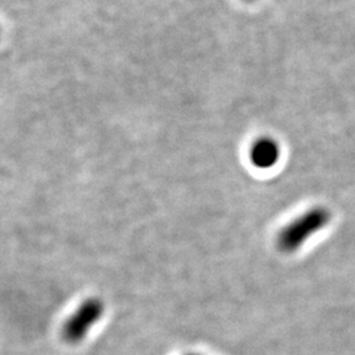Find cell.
<instances>
[{"label":"cell","mask_w":355,"mask_h":355,"mask_svg":"<svg viewBox=\"0 0 355 355\" xmlns=\"http://www.w3.org/2000/svg\"><path fill=\"white\" fill-rule=\"evenodd\" d=\"M104 305L99 299H89L79 305L76 312L64 322L62 336L69 343H80L89 329L101 320Z\"/></svg>","instance_id":"7a4b0ae2"},{"label":"cell","mask_w":355,"mask_h":355,"mask_svg":"<svg viewBox=\"0 0 355 355\" xmlns=\"http://www.w3.org/2000/svg\"><path fill=\"white\" fill-rule=\"evenodd\" d=\"M329 220V212L324 208H315L305 212L280 232L278 246L283 252L299 249L309 237L324 228Z\"/></svg>","instance_id":"6da1fadb"},{"label":"cell","mask_w":355,"mask_h":355,"mask_svg":"<svg viewBox=\"0 0 355 355\" xmlns=\"http://www.w3.org/2000/svg\"><path fill=\"white\" fill-rule=\"evenodd\" d=\"M278 142L270 137H261L250 148V161L258 168H270L279 161Z\"/></svg>","instance_id":"3957f363"},{"label":"cell","mask_w":355,"mask_h":355,"mask_svg":"<svg viewBox=\"0 0 355 355\" xmlns=\"http://www.w3.org/2000/svg\"><path fill=\"white\" fill-rule=\"evenodd\" d=\"M246 1H254V0H246Z\"/></svg>","instance_id":"277c9868"}]
</instances>
